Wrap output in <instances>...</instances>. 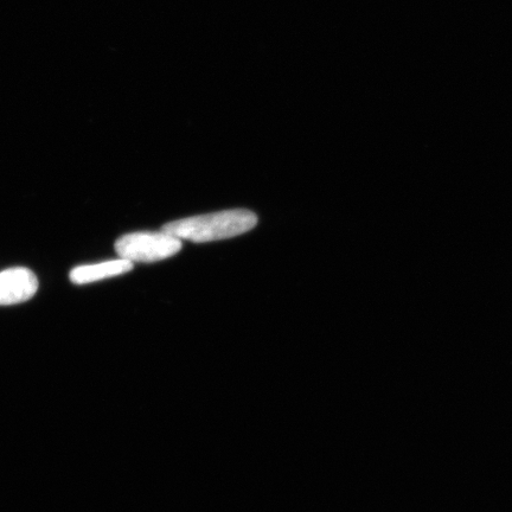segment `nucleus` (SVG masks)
<instances>
[{"label":"nucleus","mask_w":512,"mask_h":512,"mask_svg":"<svg viewBox=\"0 0 512 512\" xmlns=\"http://www.w3.org/2000/svg\"><path fill=\"white\" fill-rule=\"evenodd\" d=\"M256 224L258 216L252 211L234 209L187 217L165 224L162 230L179 240L204 243L235 238L249 232Z\"/></svg>","instance_id":"obj_1"},{"label":"nucleus","mask_w":512,"mask_h":512,"mask_svg":"<svg viewBox=\"0 0 512 512\" xmlns=\"http://www.w3.org/2000/svg\"><path fill=\"white\" fill-rule=\"evenodd\" d=\"M37 290L38 280L29 268L14 267L0 272V306L28 302Z\"/></svg>","instance_id":"obj_3"},{"label":"nucleus","mask_w":512,"mask_h":512,"mask_svg":"<svg viewBox=\"0 0 512 512\" xmlns=\"http://www.w3.org/2000/svg\"><path fill=\"white\" fill-rule=\"evenodd\" d=\"M133 264L125 259L100 262V264L83 265L75 267L70 272V281L75 285H86L96 281L118 277V275L131 272Z\"/></svg>","instance_id":"obj_4"},{"label":"nucleus","mask_w":512,"mask_h":512,"mask_svg":"<svg viewBox=\"0 0 512 512\" xmlns=\"http://www.w3.org/2000/svg\"><path fill=\"white\" fill-rule=\"evenodd\" d=\"M182 241L168 233H132L121 236L115 242V252L120 259L133 262L162 261L176 255L182 249Z\"/></svg>","instance_id":"obj_2"}]
</instances>
